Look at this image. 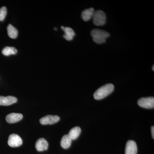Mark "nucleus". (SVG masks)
Wrapping results in <instances>:
<instances>
[{"mask_svg": "<svg viewBox=\"0 0 154 154\" xmlns=\"http://www.w3.org/2000/svg\"><path fill=\"white\" fill-rule=\"evenodd\" d=\"M35 147L36 150L38 152L44 151L48 149V143L46 140L43 138L39 139L36 141Z\"/></svg>", "mask_w": 154, "mask_h": 154, "instance_id": "nucleus-10", "label": "nucleus"}, {"mask_svg": "<svg viewBox=\"0 0 154 154\" xmlns=\"http://www.w3.org/2000/svg\"><path fill=\"white\" fill-rule=\"evenodd\" d=\"M23 118V115L21 113H11L6 116V120L9 123L18 122Z\"/></svg>", "mask_w": 154, "mask_h": 154, "instance_id": "nucleus-9", "label": "nucleus"}, {"mask_svg": "<svg viewBox=\"0 0 154 154\" xmlns=\"http://www.w3.org/2000/svg\"><path fill=\"white\" fill-rule=\"evenodd\" d=\"M2 53L4 55L8 56L12 54H15L17 53V50L15 48L7 46L3 49Z\"/></svg>", "mask_w": 154, "mask_h": 154, "instance_id": "nucleus-16", "label": "nucleus"}, {"mask_svg": "<svg viewBox=\"0 0 154 154\" xmlns=\"http://www.w3.org/2000/svg\"><path fill=\"white\" fill-rule=\"evenodd\" d=\"M114 85L112 84H107L100 87L94 94V99L100 100L110 95L113 91Z\"/></svg>", "mask_w": 154, "mask_h": 154, "instance_id": "nucleus-1", "label": "nucleus"}, {"mask_svg": "<svg viewBox=\"0 0 154 154\" xmlns=\"http://www.w3.org/2000/svg\"><path fill=\"white\" fill-rule=\"evenodd\" d=\"M59 116L57 115H47L40 119L39 122L42 125L55 124L59 121Z\"/></svg>", "mask_w": 154, "mask_h": 154, "instance_id": "nucleus-6", "label": "nucleus"}, {"mask_svg": "<svg viewBox=\"0 0 154 154\" xmlns=\"http://www.w3.org/2000/svg\"><path fill=\"white\" fill-rule=\"evenodd\" d=\"M151 132L152 134V137L153 139H154V127L152 126L151 128Z\"/></svg>", "mask_w": 154, "mask_h": 154, "instance_id": "nucleus-18", "label": "nucleus"}, {"mask_svg": "<svg viewBox=\"0 0 154 154\" xmlns=\"http://www.w3.org/2000/svg\"><path fill=\"white\" fill-rule=\"evenodd\" d=\"M93 18L94 24L96 26H103L106 23V14L103 11L99 10L94 12Z\"/></svg>", "mask_w": 154, "mask_h": 154, "instance_id": "nucleus-3", "label": "nucleus"}, {"mask_svg": "<svg viewBox=\"0 0 154 154\" xmlns=\"http://www.w3.org/2000/svg\"><path fill=\"white\" fill-rule=\"evenodd\" d=\"M94 13V10L93 8L86 9L82 12V17L84 21H89L93 18Z\"/></svg>", "mask_w": 154, "mask_h": 154, "instance_id": "nucleus-12", "label": "nucleus"}, {"mask_svg": "<svg viewBox=\"0 0 154 154\" xmlns=\"http://www.w3.org/2000/svg\"><path fill=\"white\" fill-rule=\"evenodd\" d=\"M54 30H57V28H54Z\"/></svg>", "mask_w": 154, "mask_h": 154, "instance_id": "nucleus-20", "label": "nucleus"}, {"mask_svg": "<svg viewBox=\"0 0 154 154\" xmlns=\"http://www.w3.org/2000/svg\"><path fill=\"white\" fill-rule=\"evenodd\" d=\"M8 34L9 37L12 38H17L18 35V31L11 24H9L7 27Z\"/></svg>", "mask_w": 154, "mask_h": 154, "instance_id": "nucleus-15", "label": "nucleus"}, {"mask_svg": "<svg viewBox=\"0 0 154 154\" xmlns=\"http://www.w3.org/2000/svg\"><path fill=\"white\" fill-rule=\"evenodd\" d=\"M152 69L153 71H154V65L152 67Z\"/></svg>", "mask_w": 154, "mask_h": 154, "instance_id": "nucleus-19", "label": "nucleus"}, {"mask_svg": "<svg viewBox=\"0 0 154 154\" xmlns=\"http://www.w3.org/2000/svg\"><path fill=\"white\" fill-rule=\"evenodd\" d=\"M7 14V8L3 7L0 8V21L5 20Z\"/></svg>", "mask_w": 154, "mask_h": 154, "instance_id": "nucleus-17", "label": "nucleus"}, {"mask_svg": "<svg viewBox=\"0 0 154 154\" xmlns=\"http://www.w3.org/2000/svg\"><path fill=\"white\" fill-rule=\"evenodd\" d=\"M8 144L12 147H17L22 145V140L19 136L15 134H11L9 136Z\"/></svg>", "mask_w": 154, "mask_h": 154, "instance_id": "nucleus-5", "label": "nucleus"}, {"mask_svg": "<svg viewBox=\"0 0 154 154\" xmlns=\"http://www.w3.org/2000/svg\"><path fill=\"white\" fill-rule=\"evenodd\" d=\"M91 35L94 42L97 44H102L105 42L106 38L110 36V34L105 30L94 29L91 31Z\"/></svg>", "mask_w": 154, "mask_h": 154, "instance_id": "nucleus-2", "label": "nucleus"}, {"mask_svg": "<svg viewBox=\"0 0 154 154\" xmlns=\"http://www.w3.org/2000/svg\"><path fill=\"white\" fill-rule=\"evenodd\" d=\"M72 139L68 134L65 135L63 137L61 140L60 144L61 146L64 149L69 148L72 143Z\"/></svg>", "mask_w": 154, "mask_h": 154, "instance_id": "nucleus-13", "label": "nucleus"}, {"mask_svg": "<svg viewBox=\"0 0 154 154\" xmlns=\"http://www.w3.org/2000/svg\"><path fill=\"white\" fill-rule=\"evenodd\" d=\"M139 106L147 109H151L154 107V98L153 97L142 98L137 102Z\"/></svg>", "mask_w": 154, "mask_h": 154, "instance_id": "nucleus-4", "label": "nucleus"}, {"mask_svg": "<svg viewBox=\"0 0 154 154\" xmlns=\"http://www.w3.org/2000/svg\"><path fill=\"white\" fill-rule=\"evenodd\" d=\"M17 101V98L14 96H8L5 97L0 96V105L1 106H8L16 103Z\"/></svg>", "mask_w": 154, "mask_h": 154, "instance_id": "nucleus-8", "label": "nucleus"}, {"mask_svg": "<svg viewBox=\"0 0 154 154\" xmlns=\"http://www.w3.org/2000/svg\"><path fill=\"white\" fill-rule=\"evenodd\" d=\"M81 133V129L79 127L76 126L72 128L69 133V136L72 140H75L79 137Z\"/></svg>", "mask_w": 154, "mask_h": 154, "instance_id": "nucleus-14", "label": "nucleus"}, {"mask_svg": "<svg viewBox=\"0 0 154 154\" xmlns=\"http://www.w3.org/2000/svg\"><path fill=\"white\" fill-rule=\"evenodd\" d=\"M61 28L65 32V34L63 36L64 38L68 41L72 40L74 36L75 35L73 30L69 27H64L63 26H61Z\"/></svg>", "mask_w": 154, "mask_h": 154, "instance_id": "nucleus-11", "label": "nucleus"}, {"mask_svg": "<svg viewBox=\"0 0 154 154\" xmlns=\"http://www.w3.org/2000/svg\"><path fill=\"white\" fill-rule=\"evenodd\" d=\"M137 147L135 142L130 140L127 143L125 154H137Z\"/></svg>", "mask_w": 154, "mask_h": 154, "instance_id": "nucleus-7", "label": "nucleus"}]
</instances>
